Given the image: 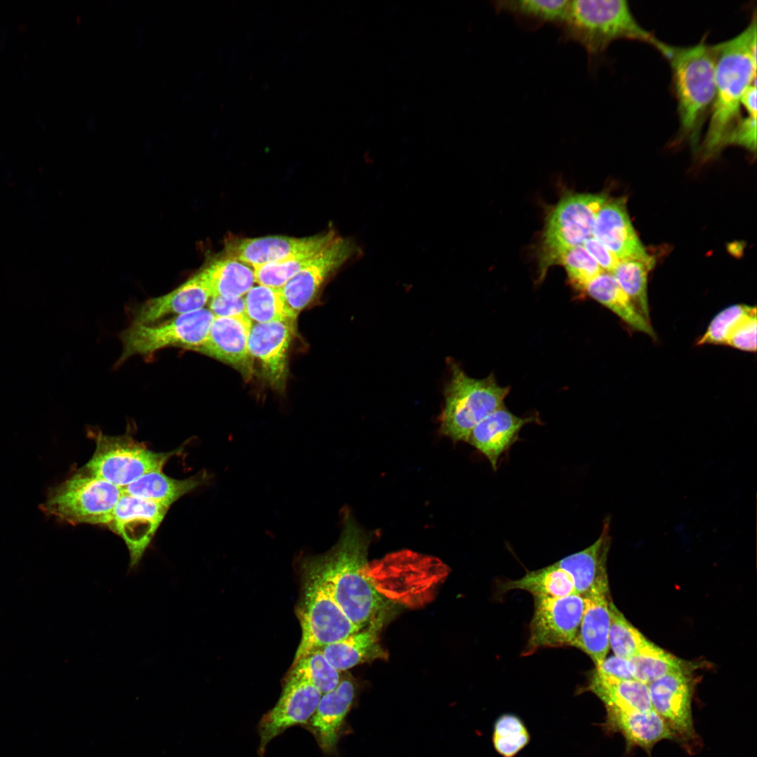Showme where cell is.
Here are the masks:
<instances>
[{
  "label": "cell",
  "mask_w": 757,
  "mask_h": 757,
  "mask_svg": "<svg viewBox=\"0 0 757 757\" xmlns=\"http://www.w3.org/2000/svg\"><path fill=\"white\" fill-rule=\"evenodd\" d=\"M302 566L304 580L296 611L301 639L293 664L360 629L337 604L318 573L305 559Z\"/></svg>",
  "instance_id": "obj_7"
},
{
  "label": "cell",
  "mask_w": 757,
  "mask_h": 757,
  "mask_svg": "<svg viewBox=\"0 0 757 757\" xmlns=\"http://www.w3.org/2000/svg\"><path fill=\"white\" fill-rule=\"evenodd\" d=\"M121 493L120 488L80 469L50 487L39 507L68 524L107 526Z\"/></svg>",
  "instance_id": "obj_5"
},
{
  "label": "cell",
  "mask_w": 757,
  "mask_h": 757,
  "mask_svg": "<svg viewBox=\"0 0 757 757\" xmlns=\"http://www.w3.org/2000/svg\"><path fill=\"white\" fill-rule=\"evenodd\" d=\"M586 690L596 695L606 709L642 711L653 709L648 685L636 680L616 679L594 669Z\"/></svg>",
  "instance_id": "obj_28"
},
{
  "label": "cell",
  "mask_w": 757,
  "mask_h": 757,
  "mask_svg": "<svg viewBox=\"0 0 757 757\" xmlns=\"http://www.w3.org/2000/svg\"><path fill=\"white\" fill-rule=\"evenodd\" d=\"M756 311L743 319L730 334L725 346L749 353L756 350Z\"/></svg>",
  "instance_id": "obj_43"
},
{
  "label": "cell",
  "mask_w": 757,
  "mask_h": 757,
  "mask_svg": "<svg viewBox=\"0 0 757 757\" xmlns=\"http://www.w3.org/2000/svg\"><path fill=\"white\" fill-rule=\"evenodd\" d=\"M341 533L327 553L305 560L318 573L349 620L362 629L384 618L386 602L369 574L370 534L348 512Z\"/></svg>",
  "instance_id": "obj_1"
},
{
  "label": "cell",
  "mask_w": 757,
  "mask_h": 757,
  "mask_svg": "<svg viewBox=\"0 0 757 757\" xmlns=\"http://www.w3.org/2000/svg\"><path fill=\"white\" fill-rule=\"evenodd\" d=\"M585 291L634 330L655 337L650 320L636 308L611 273H600L587 284Z\"/></svg>",
  "instance_id": "obj_29"
},
{
  "label": "cell",
  "mask_w": 757,
  "mask_h": 757,
  "mask_svg": "<svg viewBox=\"0 0 757 757\" xmlns=\"http://www.w3.org/2000/svg\"><path fill=\"white\" fill-rule=\"evenodd\" d=\"M95 451L81 469L121 489L141 476L163 470L166 463L179 451L155 452L129 436H111L102 432L93 433Z\"/></svg>",
  "instance_id": "obj_8"
},
{
  "label": "cell",
  "mask_w": 757,
  "mask_h": 757,
  "mask_svg": "<svg viewBox=\"0 0 757 757\" xmlns=\"http://www.w3.org/2000/svg\"><path fill=\"white\" fill-rule=\"evenodd\" d=\"M713 46L716 93L707 134L700 146L703 161L714 158L723 149L725 137L741 118V98L756 83V13L741 33Z\"/></svg>",
  "instance_id": "obj_2"
},
{
  "label": "cell",
  "mask_w": 757,
  "mask_h": 757,
  "mask_svg": "<svg viewBox=\"0 0 757 757\" xmlns=\"http://www.w3.org/2000/svg\"><path fill=\"white\" fill-rule=\"evenodd\" d=\"M294 332V322L252 324L249 353L259 360L264 376L275 387H282L286 378L287 352Z\"/></svg>",
  "instance_id": "obj_19"
},
{
  "label": "cell",
  "mask_w": 757,
  "mask_h": 757,
  "mask_svg": "<svg viewBox=\"0 0 757 757\" xmlns=\"http://www.w3.org/2000/svg\"><path fill=\"white\" fill-rule=\"evenodd\" d=\"M362 253L355 241L337 234L281 289L289 308L298 315L313 299L329 275L344 264L360 258Z\"/></svg>",
  "instance_id": "obj_13"
},
{
  "label": "cell",
  "mask_w": 757,
  "mask_h": 757,
  "mask_svg": "<svg viewBox=\"0 0 757 757\" xmlns=\"http://www.w3.org/2000/svg\"><path fill=\"white\" fill-rule=\"evenodd\" d=\"M592 235L620 261L637 260L653 267V258L646 252L631 223L625 198L607 200L596 216Z\"/></svg>",
  "instance_id": "obj_16"
},
{
  "label": "cell",
  "mask_w": 757,
  "mask_h": 757,
  "mask_svg": "<svg viewBox=\"0 0 757 757\" xmlns=\"http://www.w3.org/2000/svg\"><path fill=\"white\" fill-rule=\"evenodd\" d=\"M568 0H503L494 1L497 11L511 14L528 28H536L545 23L561 27L567 15Z\"/></svg>",
  "instance_id": "obj_33"
},
{
  "label": "cell",
  "mask_w": 757,
  "mask_h": 757,
  "mask_svg": "<svg viewBox=\"0 0 757 757\" xmlns=\"http://www.w3.org/2000/svg\"><path fill=\"white\" fill-rule=\"evenodd\" d=\"M584 608V597L578 594L557 598L534 596L529 636L522 655L543 648L572 646Z\"/></svg>",
  "instance_id": "obj_11"
},
{
  "label": "cell",
  "mask_w": 757,
  "mask_h": 757,
  "mask_svg": "<svg viewBox=\"0 0 757 757\" xmlns=\"http://www.w3.org/2000/svg\"><path fill=\"white\" fill-rule=\"evenodd\" d=\"M532 420V417L517 416L503 406L473 428L467 442L480 451L496 470L501 456L517 441L523 426Z\"/></svg>",
  "instance_id": "obj_22"
},
{
  "label": "cell",
  "mask_w": 757,
  "mask_h": 757,
  "mask_svg": "<svg viewBox=\"0 0 757 757\" xmlns=\"http://www.w3.org/2000/svg\"><path fill=\"white\" fill-rule=\"evenodd\" d=\"M735 145L750 152L756 149V117L748 115L741 117L725 137L723 147Z\"/></svg>",
  "instance_id": "obj_42"
},
{
  "label": "cell",
  "mask_w": 757,
  "mask_h": 757,
  "mask_svg": "<svg viewBox=\"0 0 757 757\" xmlns=\"http://www.w3.org/2000/svg\"><path fill=\"white\" fill-rule=\"evenodd\" d=\"M513 589L526 591L533 597L557 598L576 594L571 575L554 563L528 571L519 579L506 580L498 585L500 594Z\"/></svg>",
  "instance_id": "obj_31"
},
{
  "label": "cell",
  "mask_w": 757,
  "mask_h": 757,
  "mask_svg": "<svg viewBox=\"0 0 757 757\" xmlns=\"http://www.w3.org/2000/svg\"><path fill=\"white\" fill-rule=\"evenodd\" d=\"M559 263L565 267L573 285L579 289L585 290L591 280L603 272L583 245L568 250L563 254Z\"/></svg>",
  "instance_id": "obj_41"
},
{
  "label": "cell",
  "mask_w": 757,
  "mask_h": 757,
  "mask_svg": "<svg viewBox=\"0 0 757 757\" xmlns=\"http://www.w3.org/2000/svg\"><path fill=\"white\" fill-rule=\"evenodd\" d=\"M209 310L214 317H231L245 314L244 297L212 296L210 299Z\"/></svg>",
  "instance_id": "obj_44"
},
{
  "label": "cell",
  "mask_w": 757,
  "mask_h": 757,
  "mask_svg": "<svg viewBox=\"0 0 757 757\" xmlns=\"http://www.w3.org/2000/svg\"><path fill=\"white\" fill-rule=\"evenodd\" d=\"M210 298L208 284L200 271L172 291L149 299L136 308L132 323L152 324L170 315L176 316L200 310Z\"/></svg>",
  "instance_id": "obj_21"
},
{
  "label": "cell",
  "mask_w": 757,
  "mask_h": 757,
  "mask_svg": "<svg viewBox=\"0 0 757 757\" xmlns=\"http://www.w3.org/2000/svg\"><path fill=\"white\" fill-rule=\"evenodd\" d=\"M336 235V232L330 229L324 233L316 235L315 240L310 245L285 259L254 268L255 282L258 285L282 289Z\"/></svg>",
  "instance_id": "obj_32"
},
{
  "label": "cell",
  "mask_w": 757,
  "mask_h": 757,
  "mask_svg": "<svg viewBox=\"0 0 757 757\" xmlns=\"http://www.w3.org/2000/svg\"><path fill=\"white\" fill-rule=\"evenodd\" d=\"M603 271L611 273L620 259L601 242L592 237L582 245Z\"/></svg>",
  "instance_id": "obj_45"
},
{
  "label": "cell",
  "mask_w": 757,
  "mask_h": 757,
  "mask_svg": "<svg viewBox=\"0 0 757 757\" xmlns=\"http://www.w3.org/2000/svg\"><path fill=\"white\" fill-rule=\"evenodd\" d=\"M611 545L610 517H607L600 536L594 543L554 563L571 575L576 594L585 596L599 581L608 578L606 562Z\"/></svg>",
  "instance_id": "obj_23"
},
{
  "label": "cell",
  "mask_w": 757,
  "mask_h": 757,
  "mask_svg": "<svg viewBox=\"0 0 757 757\" xmlns=\"http://www.w3.org/2000/svg\"><path fill=\"white\" fill-rule=\"evenodd\" d=\"M529 734L521 720L506 714L495 722L493 742L496 751L503 757H514L528 743Z\"/></svg>",
  "instance_id": "obj_39"
},
{
  "label": "cell",
  "mask_w": 757,
  "mask_h": 757,
  "mask_svg": "<svg viewBox=\"0 0 757 757\" xmlns=\"http://www.w3.org/2000/svg\"><path fill=\"white\" fill-rule=\"evenodd\" d=\"M245 315L252 323L295 322L297 315L288 306L281 289L253 286L245 295Z\"/></svg>",
  "instance_id": "obj_34"
},
{
  "label": "cell",
  "mask_w": 757,
  "mask_h": 757,
  "mask_svg": "<svg viewBox=\"0 0 757 757\" xmlns=\"http://www.w3.org/2000/svg\"><path fill=\"white\" fill-rule=\"evenodd\" d=\"M252 322L245 314L214 317L207 338L197 352L248 371V339Z\"/></svg>",
  "instance_id": "obj_20"
},
{
  "label": "cell",
  "mask_w": 757,
  "mask_h": 757,
  "mask_svg": "<svg viewBox=\"0 0 757 757\" xmlns=\"http://www.w3.org/2000/svg\"><path fill=\"white\" fill-rule=\"evenodd\" d=\"M169 508L122 492L107 527L124 541L129 552L130 571L139 566Z\"/></svg>",
  "instance_id": "obj_12"
},
{
  "label": "cell",
  "mask_w": 757,
  "mask_h": 757,
  "mask_svg": "<svg viewBox=\"0 0 757 757\" xmlns=\"http://www.w3.org/2000/svg\"><path fill=\"white\" fill-rule=\"evenodd\" d=\"M756 83L751 85L744 92L741 98V107H743L747 114L756 117Z\"/></svg>",
  "instance_id": "obj_47"
},
{
  "label": "cell",
  "mask_w": 757,
  "mask_h": 757,
  "mask_svg": "<svg viewBox=\"0 0 757 757\" xmlns=\"http://www.w3.org/2000/svg\"><path fill=\"white\" fill-rule=\"evenodd\" d=\"M653 46L667 60L671 71L679 121L674 142L688 143L696 150L715 98L714 46L704 39L684 47L657 39Z\"/></svg>",
  "instance_id": "obj_3"
},
{
  "label": "cell",
  "mask_w": 757,
  "mask_h": 757,
  "mask_svg": "<svg viewBox=\"0 0 757 757\" xmlns=\"http://www.w3.org/2000/svg\"><path fill=\"white\" fill-rule=\"evenodd\" d=\"M599 673L620 680H635L627 659L616 655L606 657L601 665L594 668Z\"/></svg>",
  "instance_id": "obj_46"
},
{
  "label": "cell",
  "mask_w": 757,
  "mask_h": 757,
  "mask_svg": "<svg viewBox=\"0 0 757 757\" xmlns=\"http://www.w3.org/2000/svg\"><path fill=\"white\" fill-rule=\"evenodd\" d=\"M355 690L352 676L348 674H342L338 686L322 695L314 714L304 725L326 754L336 753L344 730L346 717L355 696Z\"/></svg>",
  "instance_id": "obj_18"
},
{
  "label": "cell",
  "mask_w": 757,
  "mask_h": 757,
  "mask_svg": "<svg viewBox=\"0 0 757 757\" xmlns=\"http://www.w3.org/2000/svg\"><path fill=\"white\" fill-rule=\"evenodd\" d=\"M653 709L675 735L694 736L690 669L671 672L648 684Z\"/></svg>",
  "instance_id": "obj_15"
},
{
  "label": "cell",
  "mask_w": 757,
  "mask_h": 757,
  "mask_svg": "<svg viewBox=\"0 0 757 757\" xmlns=\"http://www.w3.org/2000/svg\"><path fill=\"white\" fill-rule=\"evenodd\" d=\"M341 672L327 661L321 650H318L294 663L289 675L308 682L323 695L338 686Z\"/></svg>",
  "instance_id": "obj_37"
},
{
  "label": "cell",
  "mask_w": 757,
  "mask_h": 757,
  "mask_svg": "<svg viewBox=\"0 0 757 757\" xmlns=\"http://www.w3.org/2000/svg\"><path fill=\"white\" fill-rule=\"evenodd\" d=\"M322 697L321 693L308 682L288 674L279 700L258 724L262 756L268 744L290 727L307 723Z\"/></svg>",
  "instance_id": "obj_14"
},
{
  "label": "cell",
  "mask_w": 757,
  "mask_h": 757,
  "mask_svg": "<svg viewBox=\"0 0 757 757\" xmlns=\"http://www.w3.org/2000/svg\"><path fill=\"white\" fill-rule=\"evenodd\" d=\"M610 611L609 648L615 655L628 660L638 653L649 640L626 619L612 600Z\"/></svg>",
  "instance_id": "obj_38"
},
{
  "label": "cell",
  "mask_w": 757,
  "mask_h": 757,
  "mask_svg": "<svg viewBox=\"0 0 757 757\" xmlns=\"http://www.w3.org/2000/svg\"><path fill=\"white\" fill-rule=\"evenodd\" d=\"M207 471L184 479L166 475L163 470L149 472L121 489V492L137 498L158 502L170 507L183 496L208 482Z\"/></svg>",
  "instance_id": "obj_27"
},
{
  "label": "cell",
  "mask_w": 757,
  "mask_h": 757,
  "mask_svg": "<svg viewBox=\"0 0 757 757\" xmlns=\"http://www.w3.org/2000/svg\"><path fill=\"white\" fill-rule=\"evenodd\" d=\"M653 267L637 260H621L612 272L622 289L643 315L650 320L648 274Z\"/></svg>",
  "instance_id": "obj_36"
},
{
  "label": "cell",
  "mask_w": 757,
  "mask_h": 757,
  "mask_svg": "<svg viewBox=\"0 0 757 757\" xmlns=\"http://www.w3.org/2000/svg\"><path fill=\"white\" fill-rule=\"evenodd\" d=\"M628 660L634 678L647 685L671 672L690 669L686 662L650 641Z\"/></svg>",
  "instance_id": "obj_35"
},
{
  "label": "cell",
  "mask_w": 757,
  "mask_h": 757,
  "mask_svg": "<svg viewBox=\"0 0 757 757\" xmlns=\"http://www.w3.org/2000/svg\"><path fill=\"white\" fill-rule=\"evenodd\" d=\"M604 194L578 193L564 197L550 214L542 236L540 266L542 274L559 264L570 249L593 237L596 216L607 201Z\"/></svg>",
  "instance_id": "obj_10"
},
{
  "label": "cell",
  "mask_w": 757,
  "mask_h": 757,
  "mask_svg": "<svg viewBox=\"0 0 757 757\" xmlns=\"http://www.w3.org/2000/svg\"><path fill=\"white\" fill-rule=\"evenodd\" d=\"M756 311L755 306L746 304L730 306L716 314L704 333L697 341L699 346L706 344L725 345L734 328L746 316Z\"/></svg>",
  "instance_id": "obj_40"
},
{
  "label": "cell",
  "mask_w": 757,
  "mask_h": 757,
  "mask_svg": "<svg viewBox=\"0 0 757 757\" xmlns=\"http://www.w3.org/2000/svg\"><path fill=\"white\" fill-rule=\"evenodd\" d=\"M606 710V728L620 732L628 746L650 749L661 740L671 739L675 737L654 709L646 711Z\"/></svg>",
  "instance_id": "obj_26"
},
{
  "label": "cell",
  "mask_w": 757,
  "mask_h": 757,
  "mask_svg": "<svg viewBox=\"0 0 757 757\" xmlns=\"http://www.w3.org/2000/svg\"><path fill=\"white\" fill-rule=\"evenodd\" d=\"M560 27L561 39L581 45L590 62L618 39L636 40L653 46L657 40L639 23L625 0L570 1Z\"/></svg>",
  "instance_id": "obj_4"
},
{
  "label": "cell",
  "mask_w": 757,
  "mask_h": 757,
  "mask_svg": "<svg viewBox=\"0 0 757 757\" xmlns=\"http://www.w3.org/2000/svg\"><path fill=\"white\" fill-rule=\"evenodd\" d=\"M201 271L211 297H242L256 282L252 267L226 256L212 261Z\"/></svg>",
  "instance_id": "obj_30"
},
{
  "label": "cell",
  "mask_w": 757,
  "mask_h": 757,
  "mask_svg": "<svg viewBox=\"0 0 757 757\" xmlns=\"http://www.w3.org/2000/svg\"><path fill=\"white\" fill-rule=\"evenodd\" d=\"M214 318L212 313L203 308L152 324L132 323L120 335L122 352L117 364L170 347L198 351L207 338Z\"/></svg>",
  "instance_id": "obj_9"
},
{
  "label": "cell",
  "mask_w": 757,
  "mask_h": 757,
  "mask_svg": "<svg viewBox=\"0 0 757 757\" xmlns=\"http://www.w3.org/2000/svg\"><path fill=\"white\" fill-rule=\"evenodd\" d=\"M316 236L306 238L266 236L229 238L225 244L226 257L239 260L253 268L282 261L305 249Z\"/></svg>",
  "instance_id": "obj_24"
},
{
  "label": "cell",
  "mask_w": 757,
  "mask_h": 757,
  "mask_svg": "<svg viewBox=\"0 0 757 757\" xmlns=\"http://www.w3.org/2000/svg\"><path fill=\"white\" fill-rule=\"evenodd\" d=\"M583 597L585 608L572 646L587 654L598 668L609 650L611 598L608 578L599 581Z\"/></svg>",
  "instance_id": "obj_17"
},
{
  "label": "cell",
  "mask_w": 757,
  "mask_h": 757,
  "mask_svg": "<svg viewBox=\"0 0 757 757\" xmlns=\"http://www.w3.org/2000/svg\"><path fill=\"white\" fill-rule=\"evenodd\" d=\"M510 388L498 385L492 375L474 378L452 364L440 416L441 432L453 441L468 442L479 423L504 406Z\"/></svg>",
  "instance_id": "obj_6"
},
{
  "label": "cell",
  "mask_w": 757,
  "mask_h": 757,
  "mask_svg": "<svg viewBox=\"0 0 757 757\" xmlns=\"http://www.w3.org/2000/svg\"><path fill=\"white\" fill-rule=\"evenodd\" d=\"M383 624V618H378L346 638L320 650L327 661L340 671L367 662L386 659L387 653L378 639Z\"/></svg>",
  "instance_id": "obj_25"
}]
</instances>
